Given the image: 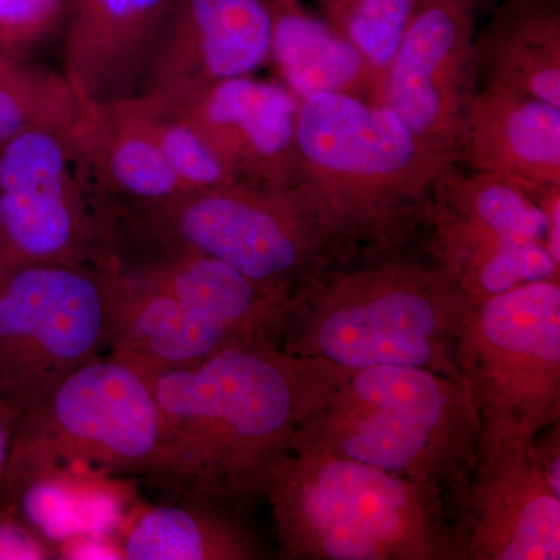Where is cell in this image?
Masks as SVG:
<instances>
[{"label": "cell", "mask_w": 560, "mask_h": 560, "mask_svg": "<svg viewBox=\"0 0 560 560\" xmlns=\"http://www.w3.org/2000/svg\"><path fill=\"white\" fill-rule=\"evenodd\" d=\"M132 366L149 381L167 430L154 481L215 504L265 495L294 430L345 371L270 342L234 346L187 366Z\"/></svg>", "instance_id": "1"}, {"label": "cell", "mask_w": 560, "mask_h": 560, "mask_svg": "<svg viewBox=\"0 0 560 560\" xmlns=\"http://www.w3.org/2000/svg\"><path fill=\"white\" fill-rule=\"evenodd\" d=\"M458 165L385 105L345 94L298 110V178L338 265L400 254L423 226L438 180Z\"/></svg>", "instance_id": "2"}, {"label": "cell", "mask_w": 560, "mask_h": 560, "mask_svg": "<svg viewBox=\"0 0 560 560\" xmlns=\"http://www.w3.org/2000/svg\"><path fill=\"white\" fill-rule=\"evenodd\" d=\"M470 307L434 264L393 254L334 265L293 291L278 348L345 371L405 366L463 378L456 352Z\"/></svg>", "instance_id": "3"}, {"label": "cell", "mask_w": 560, "mask_h": 560, "mask_svg": "<svg viewBox=\"0 0 560 560\" xmlns=\"http://www.w3.org/2000/svg\"><path fill=\"white\" fill-rule=\"evenodd\" d=\"M265 497L285 559H460L451 499L434 482L341 456L289 451Z\"/></svg>", "instance_id": "4"}, {"label": "cell", "mask_w": 560, "mask_h": 560, "mask_svg": "<svg viewBox=\"0 0 560 560\" xmlns=\"http://www.w3.org/2000/svg\"><path fill=\"white\" fill-rule=\"evenodd\" d=\"M481 425L469 385L420 368L342 371L291 438L326 453L434 482L451 504L469 480Z\"/></svg>", "instance_id": "5"}, {"label": "cell", "mask_w": 560, "mask_h": 560, "mask_svg": "<svg viewBox=\"0 0 560 560\" xmlns=\"http://www.w3.org/2000/svg\"><path fill=\"white\" fill-rule=\"evenodd\" d=\"M167 430L143 372L113 355L84 364L20 420L9 459L14 490L120 475L156 480Z\"/></svg>", "instance_id": "6"}, {"label": "cell", "mask_w": 560, "mask_h": 560, "mask_svg": "<svg viewBox=\"0 0 560 560\" xmlns=\"http://www.w3.org/2000/svg\"><path fill=\"white\" fill-rule=\"evenodd\" d=\"M458 364L480 418V451L518 447L560 422V279L470 300Z\"/></svg>", "instance_id": "7"}, {"label": "cell", "mask_w": 560, "mask_h": 560, "mask_svg": "<svg viewBox=\"0 0 560 560\" xmlns=\"http://www.w3.org/2000/svg\"><path fill=\"white\" fill-rule=\"evenodd\" d=\"M114 206L143 231L208 254L268 289L293 294L308 279L338 265L294 186L235 180L158 205Z\"/></svg>", "instance_id": "8"}, {"label": "cell", "mask_w": 560, "mask_h": 560, "mask_svg": "<svg viewBox=\"0 0 560 560\" xmlns=\"http://www.w3.org/2000/svg\"><path fill=\"white\" fill-rule=\"evenodd\" d=\"M108 285L98 268L27 264L0 282V400L22 419L73 372L108 355Z\"/></svg>", "instance_id": "9"}, {"label": "cell", "mask_w": 560, "mask_h": 560, "mask_svg": "<svg viewBox=\"0 0 560 560\" xmlns=\"http://www.w3.org/2000/svg\"><path fill=\"white\" fill-rule=\"evenodd\" d=\"M108 250L105 205L70 132L32 125L0 140V254L10 268H101Z\"/></svg>", "instance_id": "10"}, {"label": "cell", "mask_w": 560, "mask_h": 560, "mask_svg": "<svg viewBox=\"0 0 560 560\" xmlns=\"http://www.w3.org/2000/svg\"><path fill=\"white\" fill-rule=\"evenodd\" d=\"M423 226L430 230L431 264L469 300L560 279L547 246V212L514 180L453 167L434 186Z\"/></svg>", "instance_id": "11"}, {"label": "cell", "mask_w": 560, "mask_h": 560, "mask_svg": "<svg viewBox=\"0 0 560 560\" xmlns=\"http://www.w3.org/2000/svg\"><path fill=\"white\" fill-rule=\"evenodd\" d=\"M474 38L459 0H418L383 84L381 105L456 160L460 120L478 91Z\"/></svg>", "instance_id": "12"}, {"label": "cell", "mask_w": 560, "mask_h": 560, "mask_svg": "<svg viewBox=\"0 0 560 560\" xmlns=\"http://www.w3.org/2000/svg\"><path fill=\"white\" fill-rule=\"evenodd\" d=\"M453 504L459 511L460 559H560V490L551 485L536 441L478 452Z\"/></svg>", "instance_id": "13"}, {"label": "cell", "mask_w": 560, "mask_h": 560, "mask_svg": "<svg viewBox=\"0 0 560 560\" xmlns=\"http://www.w3.org/2000/svg\"><path fill=\"white\" fill-rule=\"evenodd\" d=\"M265 0H175L151 54L138 97L179 105L221 81L270 62Z\"/></svg>", "instance_id": "14"}, {"label": "cell", "mask_w": 560, "mask_h": 560, "mask_svg": "<svg viewBox=\"0 0 560 560\" xmlns=\"http://www.w3.org/2000/svg\"><path fill=\"white\" fill-rule=\"evenodd\" d=\"M300 103L285 84L248 75L221 81L168 106L191 121L235 179L290 187L298 178Z\"/></svg>", "instance_id": "15"}, {"label": "cell", "mask_w": 560, "mask_h": 560, "mask_svg": "<svg viewBox=\"0 0 560 560\" xmlns=\"http://www.w3.org/2000/svg\"><path fill=\"white\" fill-rule=\"evenodd\" d=\"M175 0H72L62 75L80 105L138 97Z\"/></svg>", "instance_id": "16"}, {"label": "cell", "mask_w": 560, "mask_h": 560, "mask_svg": "<svg viewBox=\"0 0 560 560\" xmlns=\"http://www.w3.org/2000/svg\"><path fill=\"white\" fill-rule=\"evenodd\" d=\"M460 161L534 197L560 186V108L518 92L478 90L459 125Z\"/></svg>", "instance_id": "17"}, {"label": "cell", "mask_w": 560, "mask_h": 560, "mask_svg": "<svg viewBox=\"0 0 560 560\" xmlns=\"http://www.w3.org/2000/svg\"><path fill=\"white\" fill-rule=\"evenodd\" d=\"M95 189L121 205H158L186 194L162 156L136 98L80 105L70 132Z\"/></svg>", "instance_id": "18"}, {"label": "cell", "mask_w": 560, "mask_h": 560, "mask_svg": "<svg viewBox=\"0 0 560 560\" xmlns=\"http://www.w3.org/2000/svg\"><path fill=\"white\" fill-rule=\"evenodd\" d=\"M478 83L560 108L559 0H503L474 38Z\"/></svg>", "instance_id": "19"}, {"label": "cell", "mask_w": 560, "mask_h": 560, "mask_svg": "<svg viewBox=\"0 0 560 560\" xmlns=\"http://www.w3.org/2000/svg\"><path fill=\"white\" fill-rule=\"evenodd\" d=\"M271 14L270 62L280 83L300 102L318 94H345L382 103V83L349 40L302 5L265 0Z\"/></svg>", "instance_id": "20"}, {"label": "cell", "mask_w": 560, "mask_h": 560, "mask_svg": "<svg viewBox=\"0 0 560 560\" xmlns=\"http://www.w3.org/2000/svg\"><path fill=\"white\" fill-rule=\"evenodd\" d=\"M128 560H248L260 551L248 530L209 501L151 508L136 518L121 541Z\"/></svg>", "instance_id": "21"}, {"label": "cell", "mask_w": 560, "mask_h": 560, "mask_svg": "<svg viewBox=\"0 0 560 560\" xmlns=\"http://www.w3.org/2000/svg\"><path fill=\"white\" fill-rule=\"evenodd\" d=\"M79 109L62 73L0 51V140L32 125L72 132Z\"/></svg>", "instance_id": "22"}, {"label": "cell", "mask_w": 560, "mask_h": 560, "mask_svg": "<svg viewBox=\"0 0 560 560\" xmlns=\"http://www.w3.org/2000/svg\"><path fill=\"white\" fill-rule=\"evenodd\" d=\"M324 21L349 40L385 84L386 69L399 46L418 0H316ZM383 94V91H382Z\"/></svg>", "instance_id": "23"}, {"label": "cell", "mask_w": 560, "mask_h": 560, "mask_svg": "<svg viewBox=\"0 0 560 560\" xmlns=\"http://www.w3.org/2000/svg\"><path fill=\"white\" fill-rule=\"evenodd\" d=\"M135 98L162 156L186 194L226 186L237 180L224 168L200 132L195 130L191 121L178 108L149 98Z\"/></svg>", "instance_id": "24"}, {"label": "cell", "mask_w": 560, "mask_h": 560, "mask_svg": "<svg viewBox=\"0 0 560 560\" xmlns=\"http://www.w3.org/2000/svg\"><path fill=\"white\" fill-rule=\"evenodd\" d=\"M72 0H0V51L21 60L60 38Z\"/></svg>", "instance_id": "25"}, {"label": "cell", "mask_w": 560, "mask_h": 560, "mask_svg": "<svg viewBox=\"0 0 560 560\" xmlns=\"http://www.w3.org/2000/svg\"><path fill=\"white\" fill-rule=\"evenodd\" d=\"M60 555V548L40 536L24 518L0 521V559L47 560L61 558Z\"/></svg>", "instance_id": "26"}, {"label": "cell", "mask_w": 560, "mask_h": 560, "mask_svg": "<svg viewBox=\"0 0 560 560\" xmlns=\"http://www.w3.org/2000/svg\"><path fill=\"white\" fill-rule=\"evenodd\" d=\"M460 3H464V5L467 7L474 13V10L477 9L478 5H481V3L489 2V0H459Z\"/></svg>", "instance_id": "27"}, {"label": "cell", "mask_w": 560, "mask_h": 560, "mask_svg": "<svg viewBox=\"0 0 560 560\" xmlns=\"http://www.w3.org/2000/svg\"><path fill=\"white\" fill-rule=\"evenodd\" d=\"M9 271V264H7L5 259H3L2 254H0V282H2L3 278H5L7 272Z\"/></svg>", "instance_id": "28"}]
</instances>
